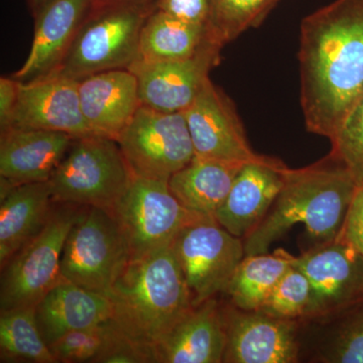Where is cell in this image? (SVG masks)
<instances>
[{
    "label": "cell",
    "instance_id": "9c48e42d",
    "mask_svg": "<svg viewBox=\"0 0 363 363\" xmlns=\"http://www.w3.org/2000/svg\"><path fill=\"white\" fill-rule=\"evenodd\" d=\"M187 284L193 307L226 292L234 272L245 257V241L212 216L191 222L172 243Z\"/></svg>",
    "mask_w": 363,
    "mask_h": 363
},
{
    "label": "cell",
    "instance_id": "5b68a950",
    "mask_svg": "<svg viewBox=\"0 0 363 363\" xmlns=\"http://www.w3.org/2000/svg\"><path fill=\"white\" fill-rule=\"evenodd\" d=\"M133 176L116 140L92 135L74 138L49 182L54 203L111 211Z\"/></svg>",
    "mask_w": 363,
    "mask_h": 363
},
{
    "label": "cell",
    "instance_id": "4316f807",
    "mask_svg": "<svg viewBox=\"0 0 363 363\" xmlns=\"http://www.w3.org/2000/svg\"><path fill=\"white\" fill-rule=\"evenodd\" d=\"M279 0H212L209 30L222 45L259 26Z\"/></svg>",
    "mask_w": 363,
    "mask_h": 363
},
{
    "label": "cell",
    "instance_id": "d6a6232c",
    "mask_svg": "<svg viewBox=\"0 0 363 363\" xmlns=\"http://www.w3.org/2000/svg\"><path fill=\"white\" fill-rule=\"evenodd\" d=\"M338 236L363 255V181L357 183Z\"/></svg>",
    "mask_w": 363,
    "mask_h": 363
},
{
    "label": "cell",
    "instance_id": "6da1fadb",
    "mask_svg": "<svg viewBox=\"0 0 363 363\" xmlns=\"http://www.w3.org/2000/svg\"><path fill=\"white\" fill-rule=\"evenodd\" d=\"M306 128L330 138L363 95V0H334L301 23Z\"/></svg>",
    "mask_w": 363,
    "mask_h": 363
},
{
    "label": "cell",
    "instance_id": "e0dca14e",
    "mask_svg": "<svg viewBox=\"0 0 363 363\" xmlns=\"http://www.w3.org/2000/svg\"><path fill=\"white\" fill-rule=\"evenodd\" d=\"M75 136L59 131L11 128L1 131V191L47 182L64 159Z\"/></svg>",
    "mask_w": 363,
    "mask_h": 363
},
{
    "label": "cell",
    "instance_id": "f546056e",
    "mask_svg": "<svg viewBox=\"0 0 363 363\" xmlns=\"http://www.w3.org/2000/svg\"><path fill=\"white\" fill-rule=\"evenodd\" d=\"M330 155L350 169L357 183L363 181V95L330 138Z\"/></svg>",
    "mask_w": 363,
    "mask_h": 363
},
{
    "label": "cell",
    "instance_id": "8992f818",
    "mask_svg": "<svg viewBox=\"0 0 363 363\" xmlns=\"http://www.w3.org/2000/svg\"><path fill=\"white\" fill-rule=\"evenodd\" d=\"M130 259L128 243L111 212L82 207L64 245L61 276L86 290L108 296Z\"/></svg>",
    "mask_w": 363,
    "mask_h": 363
},
{
    "label": "cell",
    "instance_id": "3957f363",
    "mask_svg": "<svg viewBox=\"0 0 363 363\" xmlns=\"http://www.w3.org/2000/svg\"><path fill=\"white\" fill-rule=\"evenodd\" d=\"M107 297L124 335L154 350L194 308L172 247L130 259Z\"/></svg>",
    "mask_w": 363,
    "mask_h": 363
},
{
    "label": "cell",
    "instance_id": "ffe728a7",
    "mask_svg": "<svg viewBox=\"0 0 363 363\" xmlns=\"http://www.w3.org/2000/svg\"><path fill=\"white\" fill-rule=\"evenodd\" d=\"M226 332L215 298L193 308L155 347L157 363L223 362Z\"/></svg>",
    "mask_w": 363,
    "mask_h": 363
},
{
    "label": "cell",
    "instance_id": "83f0119b",
    "mask_svg": "<svg viewBox=\"0 0 363 363\" xmlns=\"http://www.w3.org/2000/svg\"><path fill=\"white\" fill-rule=\"evenodd\" d=\"M123 335L112 320L67 333L50 344L57 362L98 363L105 353Z\"/></svg>",
    "mask_w": 363,
    "mask_h": 363
},
{
    "label": "cell",
    "instance_id": "836d02e7",
    "mask_svg": "<svg viewBox=\"0 0 363 363\" xmlns=\"http://www.w3.org/2000/svg\"><path fill=\"white\" fill-rule=\"evenodd\" d=\"M20 81L13 77L0 78V130L11 128L18 104Z\"/></svg>",
    "mask_w": 363,
    "mask_h": 363
},
{
    "label": "cell",
    "instance_id": "d4e9b609",
    "mask_svg": "<svg viewBox=\"0 0 363 363\" xmlns=\"http://www.w3.org/2000/svg\"><path fill=\"white\" fill-rule=\"evenodd\" d=\"M293 259L284 250L272 255H245L226 289L233 304L243 311H259L279 279L292 267Z\"/></svg>",
    "mask_w": 363,
    "mask_h": 363
},
{
    "label": "cell",
    "instance_id": "e575fe53",
    "mask_svg": "<svg viewBox=\"0 0 363 363\" xmlns=\"http://www.w3.org/2000/svg\"><path fill=\"white\" fill-rule=\"evenodd\" d=\"M51 0H25L26 6L30 14L35 16Z\"/></svg>",
    "mask_w": 363,
    "mask_h": 363
},
{
    "label": "cell",
    "instance_id": "52a82bcc",
    "mask_svg": "<svg viewBox=\"0 0 363 363\" xmlns=\"http://www.w3.org/2000/svg\"><path fill=\"white\" fill-rule=\"evenodd\" d=\"M52 209L44 228L1 267L0 311L37 306L61 281V257L81 208L62 204Z\"/></svg>",
    "mask_w": 363,
    "mask_h": 363
},
{
    "label": "cell",
    "instance_id": "ac0fdd59",
    "mask_svg": "<svg viewBox=\"0 0 363 363\" xmlns=\"http://www.w3.org/2000/svg\"><path fill=\"white\" fill-rule=\"evenodd\" d=\"M288 167L281 161L241 167L215 219L234 236L245 238L266 217L281 192Z\"/></svg>",
    "mask_w": 363,
    "mask_h": 363
},
{
    "label": "cell",
    "instance_id": "8fae6325",
    "mask_svg": "<svg viewBox=\"0 0 363 363\" xmlns=\"http://www.w3.org/2000/svg\"><path fill=\"white\" fill-rule=\"evenodd\" d=\"M311 284L304 318H322L363 305V255L342 238L322 242L294 257Z\"/></svg>",
    "mask_w": 363,
    "mask_h": 363
},
{
    "label": "cell",
    "instance_id": "5bb4252c",
    "mask_svg": "<svg viewBox=\"0 0 363 363\" xmlns=\"http://www.w3.org/2000/svg\"><path fill=\"white\" fill-rule=\"evenodd\" d=\"M222 316L226 332L223 362H297L298 344L294 320L243 310H228Z\"/></svg>",
    "mask_w": 363,
    "mask_h": 363
},
{
    "label": "cell",
    "instance_id": "d590c367",
    "mask_svg": "<svg viewBox=\"0 0 363 363\" xmlns=\"http://www.w3.org/2000/svg\"><path fill=\"white\" fill-rule=\"evenodd\" d=\"M130 1H143V0H91V4H92V7H101ZM150 1H152V0H150Z\"/></svg>",
    "mask_w": 363,
    "mask_h": 363
},
{
    "label": "cell",
    "instance_id": "603a6c76",
    "mask_svg": "<svg viewBox=\"0 0 363 363\" xmlns=\"http://www.w3.org/2000/svg\"><path fill=\"white\" fill-rule=\"evenodd\" d=\"M242 164L194 157L169 178V190L190 211L214 217L225 201Z\"/></svg>",
    "mask_w": 363,
    "mask_h": 363
},
{
    "label": "cell",
    "instance_id": "cb8c5ba5",
    "mask_svg": "<svg viewBox=\"0 0 363 363\" xmlns=\"http://www.w3.org/2000/svg\"><path fill=\"white\" fill-rule=\"evenodd\" d=\"M213 43L220 44L207 26L155 9L143 25L136 62L180 61L195 56Z\"/></svg>",
    "mask_w": 363,
    "mask_h": 363
},
{
    "label": "cell",
    "instance_id": "7c38bea8",
    "mask_svg": "<svg viewBox=\"0 0 363 363\" xmlns=\"http://www.w3.org/2000/svg\"><path fill=\"white\" fill-rule=\"evenodd\" d=\"M183 113L195 157L238 164L279 161L253 152L233 100L210 78Z\"/></svg>",
    "mask_w": 363,
    "mask_h": 363
},
{
    "label": "cell",
    "instance_id": "30bf717a",
    "mask_svg": "<svg viewBox=\"0 0 363 363\" xmlns=\"http://www.w3.org/2000/svg\"><path fill=\"white\" fill-rule=\"evenodd\" d=\"M135 177L169 182L195 157L183 112L140 105L116 140Z\"/></svg>",
    "mask_w": 363,
    "mask_h": 363
},
{
    "label": "cell",
    "instance_id": "1f68e13d",
    "mask_svg": "<svg viewBox=\"0 0 363 363\" xmlns=\"http://www.w3.org/2000/svg\"><path fill=\"white\" fill-rule=\"evenodd\" d=\"M212 0H152L155 9L209 28Z\"/></svg>",
    "mask_w": 363,
    "mask_h": 363
},
{
    "label": "cell",
    "instance_id": "f1b7e54d",
    "mask_svg": "<svg viewBox=\"0 0 363 363\" xmlns=\"http://www.w3.org/2000/svg\"><path fill=\"white\" fill-rule=\"evenodd\" d=\"M311 293L309 279L292 264L274 286L259 311L281 319L304 317L311 300Z\"/></svg>",
    "mask_w": 363,
    "mask_h": 363
},
{
    "label": "cell",
    "instance_id": "ba28073f",
    "mask_svg": "<svg viewBox=\"0 0 363 363\" xmlns=\"http://www.w3.org/2000/svg\"><path fill=\"white\" fill-rule=\"evenodd\" d=\"M109 212L123 231L130 259L171 247L184 227L205 216L184 207L168 182L135 176Z\"/></svg>",
    "mask_w": 363,
    "mask_h": 363
},
{
    "label": "cell",
    "instance_id": "277c9868",
    "mask_svg": "<svg viewBox=\"0 0 363 363\" xmlns=\"http://www.w3.org/2000/svg\"><path fill=\"white\" fill-rule=\"evenodd\" d=\"M154 11L150 0L91 7L65 59L52 75L78 81L100 72L130 69L138 59L143 25Z\"/></svg>",
    "mask_w": 363,
    "mask_h": 363
},
{
    "label": "cell",
    "instance_id": "4dcf8cb0",
    "mask_svg": "<svg viewBox=\"0 0 363 363\" xmlns=\"http://www.w3.org/2000/svg\"><path fill=\"white\" fill-rule=\"evenodd\" d=\"M326 362L363 363V305L343 325L332 344Z\"/></svg>",
    "mask_w": 363,
    "mask_h": 363
},
{
    "label": "cell",
    "instance_id": "9a60e30c",
    "mask_svg": "<svg viewBox=\"0 0 363 363\" xmlns=\"http://www.w3.org/2000/svg\"><path fill=\"white\" fill-rule=\"evenodd\" d=\"M11 126L59 131L75 138L95 135L81 109L78 81L62 76L20 82Z\"/></svg>",
    "mask_w": 363,
    "mask_h": 363
},
{
    "label": "cell",
    "instance_id": "d6986e66",
    "mask_svg": "<svg viewBox=\"0 0 363 363\" xmlns=\"http://www.w3.org/2000/svg\"><path fill=\"white\" fill-rule=\"evenodd\" d=\"M81 109L93 133L117 140L140 108L138 78L128 69L78 80Z\"/></svg>",
    "mask_w": 363,
    "mask_h": 363
},
{
    "label": "cell",
    "instance_id": "7402d4cb",
    "mask_svg": "<svg viewBox=\"0 0 363 363\" xmlns=\"http://www.w3.org/2000/svg\"><path fill=\"white\" fill-rule=\"evenodd\" d=\"M50 182H35L1 191L0 264L11 257L44 228L52 211Z\"/></svg>",
    "mask_w": 363,
    "mask_h": 363
},
{
    "label": "cell",
    "instance_id": "2e32d148",
    "mask_svg": "<svg viewBox=\"0 0 363 363\" xmlns=\"http://www.w3.org/2000/svg\"><path fill=\"white\" fill-rule=\"evenodd\" d=\"M91 7V0L48 2L33 16L35 28L30 54L11 77L30 82L52 75L65 59Z\"/></svg>",
    "mask_w": 363,
    "mask_h": 363
},
{
    "label": "cell",
    "instance_id": "4fadbf2b",
    "mask_svg": "<svg viewBox=\"0 0 363 363\" xmlns=\"http://www.w3.org/2000/svg\"><path fill=\"white\" fill-rule=\"evenodd\" d=\"M223 47L213 43L180 61L135 62L128 70L138 78L140 104L160 111H185L220 62Z\"/></svg>",
    "mask_w": 363,
    "mask_h": 363
},
{
    "label": "cell",
    "instance_id": "484cf974",
    "mask_svg": "<svg viewBox=\"0 0 363 363\" xmlns=\"http://www.w3.org/2000/svg\"><path fill=\"white\" fill-rule=\"evenodd\" d=\"M0 362L58 363L35 318V306L0 312Z\"/></svg>",
    "mask_w": 363,
    "mask_h": 363
},
{
    "label": "cell",
    "instance_id": "7a4b0ae2",
    "mask_svg": "<svg viewBox=\"0 0 363 363\" xmlns=\"http://www.w3.org/2000/svg\"><path fill=\"white\" fill-rule=\"evenodd\" d=\"M357 186L350 169L332 155L306 168H288L269 213L245 238V255L269 253L272 243L298 223L320 243L335 240Z\"/></svg>",
    "mask_w": 363,
    "mask_h": 363
},
{
    "label": "cell",
    "instance_id": "44dd1931",
    "mask_svg": "<svg viewBox=\"0 0 363 363\" xmlns=\"http://www.w3.org/2000/svg\"><path fill=\"white\" fill-rule=\"evenodd\" d=\"M113 315L107 296L62 279L35 306L38 326L50 344L70 332L108 321Z\"/></svg>",
    "mask_w": 363,
    "mask_h": 363
}]
</instances>
